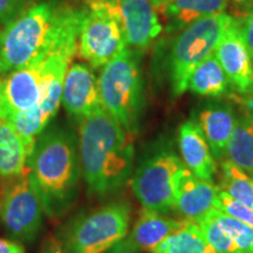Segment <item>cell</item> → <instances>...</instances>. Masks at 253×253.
<instances>
[{
	"mask_svg": "<svg viewBox=\"0 0 253 253\" xmlns=\"http://www.w3.org/2000/svg\"><path fill=\"white\" fill-rule=\"evenodd\" d=\"M233 89L253 97V61L243 38L239 19L233 18L214 50Z\"/></svg>",
	"mask_w": 253,
	"mask_h": 253,
	"instance_id": "11",
	"label": "cell"
},
{
	"mask_svg": "<svg viewBox=\"0 0 253 253\" xmlns=\"http://www.w3.org/2000/svg\"><path fill=\"white\" fill-rule=\"evenodd\" d=\"M216 253H253V227L217 209L195 220Z\"/></svg>",
	"mask_w": 253,
	"mask_h": 253,
	"instance_id": "12",
	"label": "cell"
},
{
	"mask_svg": "<svg viewBox=\"0 0 253 253\" xmlns=\"http://www.w3.org/2000/svg\"><path fill=\"white\" fill-rule=\"evenodd\" d=\"M225 158L253 178V110H246L237 118Z\"/></svg>",
	"mask_w": 253,
	"mask_h": 253,
	"instance_id": "23",
	"label": "cell"
},
{
	"mask_svg": "<svg viewBox=\"0 0 253 253\" xmlns=\"http://www.w3.org/2000/svg\"><path fill=\"white\" fill-rule=\"evenodd\" d=\"M233 2L239 7L251 8L253 7V0H233Z\"/></svg>",
	"mask_w": 253,
	"mask_h": 253,
	"instance_id": "32",
	"label": "cell"
},
{
	"mask_svg": "<svg viewBox=\"0 0 253 253\" xmlns=\"http://www.w3.org/2000/svg\"><path fill=\"white\" fill-rule=\"evenodd\" d=\"M231 88H233L232 84L213 52L190 74L186 90L201 96L218 99L229 94Z\"/></svg>",
	"mask_w": 253,
	"mask_h": 253,
	"instance_id": "20",
	"label": "cell"
},
{
	"mask_svg": "<svg viewBox=\"0 0 253 253\" xmlns=\"http://www.w3.org/2000/svg\"><path fill=\"white\" fill-rule=\"evenodd\" d=\"M42 204L27 172L11 178L0 201V220L11 239L31 243L39 236L43 224Z\"/></svg>",
	"mask_w": 253,
	"mask_h": 253,
	"instance_id": "10",
	"label": "cell"
},
{
	"mask_svg": "<svg viewBox=\"0 0 253 253\" xmlns=\"http://www.w3.org/2000/svg\"><path fill=\"white\" fill-rule=\"evenodd\" d=\"M84 7L61 0L32 2L0 36V77L45 58L69 37L79 34Z\"/></svg>",
	"mask_w": 253,
	"mask_h": 253,
	"instance_id": "1",
	"label": "cell"
},
{
	"mask_svg": "<svg viewBox=\"0 0 253 253\" xmlns=\"http://www.w3.org/2000/svg\"><path fill=\"white\" fill-rule=\"evenodd\" d=\"M79 34L69 37L45 58L0 77V118L5 121L39 107L46 99L61 100L63 80L78 50Z\"/></svg>",
	"mask_w": 253,
	"mask_h": 253,
	"instance_id": "4",
	"label": "cell"
},
{
	"mask_svg": "<svg viewBox=\"0 0 253 253\" xmlns=\"http://www.w3.org/2000/svg\"><path fill=\"white\" fill-rule=\"evenodd\" d=\"M232 20L233 17L224 12L199 19L179 32L169 53V79L175 96L185 93L190 74L216 50Z\"/></svg>",
	"mask_w": 253,
	"mask_h": 253,
	"instance_id": "8",
	"label": "cell"
},
{
	"mask_svg": "<svg viewBox=\"0 0 253 253\" xmlns=\"http://www.w3.org/2000/svg\"><path fill=\"white\" fill-rule=\"evenodd\" d=\"M26 172L46 216H65L77 201L82 176L77 132L67 126H47L37 138Z\"/></svg>",
	"mask_w": 253,
	"mask_h": 253,
	"instance_id": "3",
	"label": "cell"
},
{
	"mask_svg": "<svg viewBox=\"0 0 253 253\" xmlns=\"http://www.w3.org/2000/svg\"><path fill=\"white\" fill-rule=\"evenodd\" d=\"M0 253H25V249L13 239L0 238Z\"/></svg>",
	"mask_w": 253,
	"mask_h": 253,
	"instance_id": "28",
	"label": "cell"
},
{
	"mask_svg": "<svg viewBox=\"0 0 253 253\" xmlns=\"http://www.w3.org/2000/svg\"><path fill=\"white\" fill-rule=\"evenodd\" d=\"M0 36H1V30H0Z\"/></svg>",
	"mask_w": 253,
	"mask_h": 253,
	"instance_id": "33",
	"label": "cell"
},
{
	"mask_svg": "<svg viewBox=\"0 0 253 253\" xmlns=\"http://www.w3.org/2000/svg\"><path fill=\"white\" fill-rule=\"evenodd\" d=\"M28 154L21 136L0 118V177L14 178L27 171Z\"/></svg>",
	"mask_w": 253,
	"mask_h": 253,
	"instance_id": "21",
	"label": "cell"
},
{
	"mask_svg": "<svg viewBox=\"0 0 253 253\" xmlns=\"http://www.w3.org/2000/svg\"><path fill=\"white\" fill-rule=\"evenodd\" d=\"M229 0H173L161 13L168 33L181 32L199 19L224 13Z\"/></svg>",
	"mask_w": 253,
	"mask_h": 253,
	"instance_id": "19",
	"label": "cell"
},
{
	"mask_svg": "<svg viewBox=\"0 0 253 253\" xmlns=\"http://www.w3.org/2000/svg\"><path fill=\"white\" fill-rule=\"evenodd\" d=\"M40 253H66L65 249L59 239H49L48 242L43 245Z\"/></svg>",
	"mask_w": 253,
	"mask_h": 253,
	"instance_id": "29",
	"label": "cell"
},
{
	"mask_svg": "<svg viewBox=\"0 0 253 253\" xmlns=\"http://www.w3.org/2000/svg\"><path fill=\"white\" fill-rule=\"evenodd\" d=\"M131 213L128 201H110L73 218L59 240L66 253H106L129 233Z\"/></svg>",
	"mask_w": 253,
	"mask_h": 253,
	"instance_id": "6",
	"label": "cell"
},
{
	"mask_svg": "<svg viewBox=\"0 0 253 253\" xmlns=\"http://www.w3.org/2000/svg\"><path fill=\"white\" fill-rule=\"evenodd\" d=\"M126 48L116 0H89L78 38L77 55L101 68Z\"/></svg>",
	"mask_w": 253,
	"mask_h": 253,
	"instance_id": "9",
	"label": "cell"
},
{
	"mask_svg": "<svg viewBox=\"0 0 253 253\" xmlns=\"http://www.w3.org/2000/svg\"><path fill=\"white\" fill-rule=\"evenodd\" d=\"M217 186L231 197L253 209V178L227 158L220 161Z\"/></svg>",
	"mask_w": 253,
	"mask_h": 253,
	"instance_id": "24",
	"label": "cell"
},
{
	"mask_svg": "<svg viewBox=\"0 0 253 253\" xmlns=\"http://www.w3.org/2000/svg\"><path fill=\"white\" fill-rule=\"evenodd\" d=\"M149 253H216L195 220L183 219L182 226Z\"/></svg>",
	"mask_w": 253,
	"mask_h": 253,
	"instance_id": "22",
	"label": "cell"
},
{
	"mask_svg": "<svg viewBox=\"0 0 253 253\" xmlns=\"http://www.w3.org/2000/svg\"><path fill=\"white\" fill-rule=\"evenodd\" d=\"M32 0H0V25H6L18 18L28 6Z\"/></svg>",
	"mask_w": 253,
	"mask_h": 253,
	"instance_id": "26",
	"label": "cell"
},
{
	"mask_svg": "<svg viewBox=\"0 0 253 253\" xmlns=\"http://www.w3.org/2000/svg\"><path fill=\"white\" fill-rule=\"evenodd\" d=\"M240 28H242L243 38L248 47L250 55L253 61V9H250V12L243 19H239Z\"/></svg>",
	"mask_w": 253,
	"mask_h": 253,
	"instance_id": "27",
	"label": "cell"
},
{
	"mask_svg": "<svg viewBox=\"0 0 253 253\" xmlns=\"http://www.w3.org/2000/svg\"><path fill=\"white\" fill-rule=\"evenodd\" d=\"M116 2L126 47L145 49L163 31L157 9L150 0H116Z\"/></svg>",
	"mask_w": 253,
	"mask_h": 253,
	"instance_id": "14",
	"label": "cell"
},
{
	"mask_svg": "<svg viewBox=\"0 0 253 253\" xmlns=\"http://www.w3.org/2000/svg\"><path fill=\"white\" fill-rule=\"evenodd\" d=\"M235 109L227 103H209L199 110L198 123L199 128L210 145L211 153L217 160H224L226 149L232 137L237 123Z\"/></svg>",
	"mask_w": 253,
	"mask_h": 253,
	"instance_id": "18",
	"label": "cell"
},
{
	"mask_svg": "<svg viewBox=\"0 0 253 253\" xmlns=\"http://www.w3.org/2000/svg\"><path fill=\"white\" fill-rule=\"evenodd\" d=\"M61 104L78 121L102 108L97 78L89 65L82 62L69 65L63 80Z\"/></svg>",
	"mask_w": 253,
	"mask_h": 253,
	"instance_id": "13",
	"label": "cell"
},
{
	"mask_svg": "<svg viewBox=\"0 0 253 253\" xmlns=\"http://www.w3.org/2000/svg\"><path fill=\"white\" fill-rule=\"evenodd\" d=\"M106 253H138V252L132 251V250H129V249H126V248H123L122 245L118 244V245L114 246L112 250H109V251L106 252Z\"/></svg>",
	"mask_w": 253,
	"mask_h": 253,
	"instance_id": "31",
	"label": "cell"
},
{
	"mask_svg": "<svg viewBox=\"0 0 253 253\" xmlns=\"http://www.w3.org/2000/svg\"><path fill=\"white\" fill-rule=\"evenodd\" d=\"M154 7L157 9V12H162L168 5H170L173 0H150Z\"/></svg>",
	"mask_w": 253,
	"mask_h": 253,
	"instance_id": "30",
	"label": "cell"
},
{
	"mask_svg": "<svg viewBox=\"0 0 253 253\" xmlns=\"http://www.w3.org/2000/svg\"><path fill=\"white\" fill-rule=\"evenodd\" d=\"M182 224L183 219H175L143 208L131 230L119 244L136 252H150L167 237L178 230Z\"/></svg>",
	"mask_w": 253,
	"mask_h": 253,
	"instance_id": "16",
	"label": "cell"
},
{
	"mask_svg": "<svg viewBox=\"0 0 253 253\" xmlns=\"http://www.w3.org/2000/svg\"><path fill=\"white\" fill-rule=\"evenodd\" d=\"M140 50L126 47L104 66L97 78L102 108L131 136L137 134L144 109Z\"/></svg>",
	"mask_w": 253,
	"mask_h": 253,
	"instance_id": "5",
	"label": "cell"
},
{
	"mask_svg": "<svg viewBox=\"0 0 253 253\" xmlns=\"http://www.w3.org/2000/svg\"><path fill=\"white\" fill-rule=\"evenodd\" d=\"M178 147L189 171L204 181L214 183L218 173L217 161L197 122L189 120L179 126Z\"/></svg>",
	"mask_w": 253,
	"mask_h": 253,
	"instance_id": "15",
	"label": "cell"
},
{
	"mask_svg": "<svg viewBox=\"0 0 253 253\" xmlns=\"http://www.w3.org/2000/svg\"><path fill=\"white\" fill-rule=\"evenodd\" d=\"M218 186L195 176L184 168L175 191V210L185 219L196 220L214 209Z\"/></svg>",
	"mask_w": 253,
	"mask_h": 253,
	"instance_id": "17",
	"label": "cell"
},
{
	"mask_svg": "<svg viewBox=\"0 0 253 253\" xmlns=\"http://www.w3.org/2000/svg\"><path fill=\"white\" fill-rule=\"evenodd\" d=\"M214 209L253 227V209L239 202L238 199L231 197L219 188L214 201Z\"/></svg>",
	"mask_w": 253,
	"mask_h": 253,
	"instance_id": "25",
	"label": "cell"
},
{
	"mask_svg": "<svg viewBox=\"0 0 253 253\" xmlns=\"http://www.w3.org/2000/svg\"><path fill=\"white\" fill-rule=\"evenodd\" d=\"M184 163L171 145L158 144L143 155L134 168L132 194L144 209L169 213L175 210V191Z\"/></svg>",
	"mask_w": 253,
	"mask_h": 253,
	"instance_id": "7",
	"label": "cell"
},
{
	"mask_svg": "<svg viewBox=\"0 0 253 253\" xmlns=\"http://www.w3.org/2000/svg\"><path fill=\"white\" fill-rule=\"evenodd\" d=\"M78 122L79 154L88 192L102 198L116 194L134 172L132 136L103 108Z\"/></svg>",
	"mask_w": 253,
	"mask_h": 253,
	"instance_id": "2",
	"label": "cell"
}]
</instances>
